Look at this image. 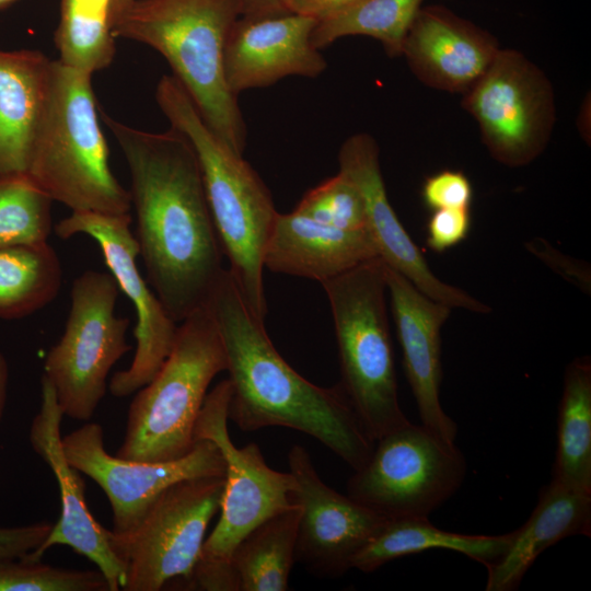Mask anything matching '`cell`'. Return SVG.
<instances>
[{"mask_svg":"<svg viewBox=\"0 0 591 591\" xmlns=\"http://www.w3.org/2000/svg\"><path fill=\"white\" fill-rule=\"evenodd\" d=\"M100 115L129 167L136 239L147 280L179 324L207 303L224 270V253L197 155L188 139L173 127L151 132L104 111Z\"/></svg>","mask_w":591,"mask_h":591,"instance_id":"6da1fadb","label":"cell"},{"mask_svg":"<svg viewBox=\"0 0 591 591\" xmlns=\"http://www.w3.org/2000/svg\"><path fill=\"white\" fill-rule=\"evenodd\" d=\"M218 327L231 384L228 418L242 431L285 427L323 443L354 471L370 459V437L339 384L315 385L276 350L264 321L224 269L206 303Z\"/></svg>","mask_w":591,"mask_h":591,"instance_id":"7a4b0ae2","label":"cell"},{"mask_svg":"<svg viewBox=\"0 0 591 591\" xmlns=\"http://www.w3.org/2000/svg\"><path fill=\"white\" fill-rule=\"evenodd\" d=\"M155 101L171 127L195 150L229 271L248 310L264 321V252L278 213L271 194L243 155L211 129L173 74L162 76Z\"/></svg>","mask_w":591,"mask_h":591,"instance_id":"3957f363","label":"cell"},{"mask_svg":"<svg viewBox=\"0 0 591 591\" xmlns=\"http://www.w3.org/2000/svg\"><path fill=\"white\" fill-rule=\"evenodd\" d=\"M242 0H134L113 24V35L159 51L211 129L244 153L246 125L223 67Z\"/></svg>","mask_w":591,"mask_h":591,"instance_id":"277c9868","label":"cell"},{"mask_svg":"<svg viewBox=\"0 0 591 591\" xmlns=\"http://www.w3.org/2000/svg\"><path fill=\"white\" fill-rule=\"evenodd\" d=\"M92 76L54 60L26 175L72 211L129 213L130 193L109 165Z\"/></svg>","mask_w":591,"mask_h":591,"instance_id":"5b68a950","label":"cell"},{"mask_svg":"<svg viewBox=\"0 0 591 591\" xmlns=\"http://www.w3.org/2000/svg\"><path fill=\"white\" fill-rule=\"evenodd\" d=\"M227 369L223 344L205 304L177 327L172 349L132 398L117 456L160 462L186 455L213 378Z\"/></svg>","mask_w":591,"mask_h":591,"instance_id":"8992f818","label":"cell"},{"mask_svg":"<svg viewBox=\"0 0 591 591\" xmlns=\"http://www.w3.org/2000/svg\"><path fill=\"white\" fill-rule=\"evenodd\" d=\"M321 285L334 321L339 385L376 441L409 421L398 401L385 263L380 257L370 259Z\"/></svg>","mask_w":591,"mask_h":591,"instance_id":"52a82bcc","label":"cell"},{"mask_svg":"<svg viewBox=\"0 0 591 591\" xmlns=\"http://www.w3.org/2000/svg\"><path fill=\"white\" fill-rule=\"evenodd\" d=\"M231 392L229 379L220 381L207 394L195 426V440L215 442L225 462L220 515L205 540L195 567L190 584L195 590L239 591L231 567L237 545L268 518L298 506V486L290 472L269 467L256 443L237 448L231 441L228 430Z\"/></svg>","mask_w":591,"mask_h":591,"instance_id":"ba28073f","label":"cell"},{"mask_svg":"<svg viewBox=\"0 0 591 591\" xmlns=\"http://www.w3.org/2000/svg\"><path fill=\"white\" fill-rule=\"evenodd\" d=\"M118 286L112 274L86 270L71 288L65 331L49 349L43 376L65 416L89 421L107 389L112 367L129 350V320L115 315Z\"/></svg>","mask_w":591,"mask_h":591,"instance_id":"9c48e42d","label":"cell"},{"mask_svg":"<svg viewBox=\"0 0 591 591\" xmlns=\"http://www.w3.org/2000/svg\"><path fill=\"white\" fill-rule=\"evenodd\" d=\"M223 489L224 476L177 482L157 497L131 531H112L113 549L125 567L121 590L159 591L171 581L190 589Z\"/></svg>","mask_w":591,"mask_h":591,"instance_id":"30bf717a","label":"cell"},{"mask_svg":"<svg viewBox=\"0 0 591 591\" xmlns=\"http://www.w3.org/2000/svg\"><path fill=\"white\" fill-rule=\"evenodd\" d=\"M466 461L455 442L408 421L375 441L347 495L384 518H428L462 486Z\"/></svg>","mask_w":591,"mask_h":591,"instance_id":"8fae6325","label":"cell"},{"mask_svg":"<svg viewBox=\"0 0 591 591\" xmlns=\"http://www.w3.org/2000/svg\"><path fill=\"white\" fill-rule=\"evenodd\" d=\"M463 108L501 164L519 167L546 148L555 123V97L545 73L514 49L500 48L483 77L465 93Z\"/></svg>","mask_w":591,"mask_h":591,"instance_id":"7c38bea8","label":"cell"},{"mask_svg":"<svg viewBox=\"0 0 591 591\" xmlns=\"http://www.w3.org/2000/svg\"><path fill=\"white\" fill-rule=\"evenodd\" d=\"M130 224L129 213L72 211L55 227L61 239L84 234L95 240L109 274L135 308L136 350L130 366L109 381L115 397L129 396L152 380L169 356L178 327L140 274L139 246Z\"/></svg>","mask_w":591,"mask_h":591,"instance_id":"4fadbf2b","label":"cell"},{"mask_svg":"<svg viewBox=\"0 0 591 591\" xmlns=\"http://www.w3.org/2000/svg\"><path fill=\"white\" fill-rule=\"evenodd\" d=\"M67 461L93 479L105 493L113 512V532L131 531L157 497L171 485L195 477L224 476L225 462L219 447L197 440L184 456L160 462L134 461L109 454L103 427L86 421L61 437Z\"/></svg>","mask_w":591,"mask_h":591,"instance_id":"5bb4252c","label":"cell"},{"mask_svg":"<svg viewBox=\"0 0 591 591\" xmlns=\"http://www.w3.org/2000/svg\"><path fill=\"white\" fill-rule=\"evenodd\" d=\"M287 460L301 508L296 563L317 576L340 577L389 519L326 485L302 445H292Z\"/></svg>","mask_w":591,"mask_h":591,"instance_id":"9a60e30c","label":"cell"},{"mask_svg":"<svg viewBox=\"0 0 591 591\" xmlns=\"http://www.w3.org/2000/svg\"><path fill=\"white\" fill-rule=\"evenodd\" d=\"M63 416L51 384L42 376L40 405L32 419L28 440L57 480L61 510L45 542L25 558L40 560L50 547L68 546L95 564L109 591H118L124 583L125 567L113 549L112 530L100 524L89 510L82 474L65 457L60 430Z\"/></svg>","mask_w":591,"mask_h":591,"instance_id":"2e32d148","label":"cell"},{"mask_svg":"<svg viewBox=\"0 0 591 591\" xmlns=\"http://www.w3.org/2000/svg\"><path fill=\"white\" fill-rule=\"evenodd\" d=\"M339 171L360 190L378 256L420 292L450 308L488 313L490 308L463 290L440 280L428 266L391 206L383 181L379 147L368 134L348 137L338 152Z\"/></svg>","mask_w":591,"mask_h":591,"instance_id":"e0dca14e","label":"cell"},{"mask_svg":"<svg viewBox=\"0 0 591 591\" xmlns=\"http://www.w3.org/2000/svg\"><path fill=\"white\" fill-rule=\"evenodd\" d=\"M315 24L313 18L288 11L241 15L224 47V76L231 92L237 96L290 76L322 74L327 63L311 40Z\"/></svg>","mask_w":591,"mask_h":591,"instance_id":"ac0fdd59","label":"cell"},{"mask_svg":"<svg viewBox=\"0 0 591 591\" xmlns=\"http://www.w3.org/2000/svg\"><path fill=\"white\" fill-rule=\"evenodd\" d=\"M385 281L407 381L421 425L455 442L456 422L440 403L441 327L451 308L420 292L403 275L385 264Z\"/></svg>","mask_w":591,"mask_h":591,"instance_id":"d6986e66","label":"cell"},{"mask_svg":"<svg viewBox=\"0 0 591 591\" xmlns=\"http://www.w3.org/2000/svg\"><path fill=\"white\" fill-rule=\"evenodd\" d=\"M499 49L491 33L434 4L421 7L416 14L401 56L425 85L465 94L487 71Z\"/></svg>","mask_w":591,"mask_h":591,"instance_id":"ffe728a7","label":"cell"},{"mask_svg":"<svg viewBox=\"0 0 591 591\" xmlns=\"http://www.w3.org/2000/svg\"><path fill=\"white\" fill-rule=\"evenodd\" d=\"M376 257L370 231L339 228L292 210L277 213L264 267L323 282Z\"/></svg>","mask_w":591,"mask_h":591,"instance_id":"44dd1931","label":"cell"},{"mask_svg":"<svg viewBox=\"0 0 591 591\" xmlns=\"http://www.w3.org/2000/svg\"><path fill=\"white\" fill-rule=\"evenodd\" d=\"M53 63L39 50L0 49V179L27 174Z\"/></svg>","mask_w":591,"mask_h":591,"instance_id":"7402d4cb","label":"cell"},{"mask_svg":"<svg viewBox=\"0 0 591 591\" xmlns=\"http://www.w3.org/2000/svg\"><path fill=\"white\" fill-rule=\"evenodd\" d=\"M591 534V494L549 482L528 521L513 532L505 554L487 566V591L518 589L536 558L558 541Z\"/></svg>","mask_w":591,"mask_h":591,"instance_id":"603a6c76","label":"cell"},{"mask_svg":"<svg viewBox=\"0 0 591 591\" xmlns=\"http://www.w3.org/2000/svg\"><path fill=\"white\" fill-rule=\"evenodd\" d=\"M513 532L501 535H468L436 528L428 518L391 519L355 557L352 569L371 572L396 558L429 549L461 553L486 567L507 551Z\"/></svg>","mask_w":591,"mask_h":591,"instance_id":"cb8c5ba5","label":"cell"},{"mask_svg":"<svg viewBox=\"0 0 591 591\" xmlns=\"http://www.w3.org/2000/svg\"><path fill=\"white\" fill-rule=\"evenodd\" d=\"M551 482L591 494L590 357L576 358L565 371Z\"/></svg>","mask_w":591,"mask_h":591,"instance_id":"d4e9b609","label":"cell"},{"mask_svg":"<svg viewBox=\"0 0 591 591\" xmlns=\"http://www.w3.org/2000/svg\"><path fill=\"white\" fill-rule=\"evenodd\" d=\"M300 514L299 505L276 513L242 540L231 557L239 591L288 590Z\"/></svg>","mask_w":591,"mask_h":591,"instance_id":"484cf974","label":"cell"},{"mask_svg":"<svg viewBox=\"0 0 591 591\" xmlns=\"http://www.w3.org/2000/svg\"><path fill=\"white\" fill-rule=\"evenodd\" d=\"M61 277L58 255L48 242L0 246V318H22L49 304Z\"/></svg>","mask_w":591,"mask_h":591,"instance_id":"4316f807","label":"cell"},{"mask_svg":"<svg viewBox=\"0 0 591 591\" xmlns=\"http://www.w3.org/2000/svg\"><path fill=\"white\" fill-rule=\"evenodd\" d=\"M425 0H358L316 21L311 40L318 50L345 36L379 40L390 57H398L405 36Z\"/></svg>","mask_w":591,"mask_h":591,"instance_id":"83f0119b","label":"cell"},{"mask_svg":"<svg viewBox=\"0 0 591 591\" xmlns=\"http://www.w3.org/2000/svg\"><path fill=\"white\" fill-rule=\"evenodd\" d=\"M113 0H61L55 33L59 61L94 74L115 56Z\"/></svg>","mask_w":591,"mask_h":591,"instance_id":"f1b7e54d","label":"cell"},{"mask_svg":"<svg viewBox=\"0 0 591 591\" xmlns=\"http://www.w3.org/2000/svg\"><path fill=\"white\" fill-rule=\"evenodd\" d=\"M51 202L26 175L0 179V246L47 242Z\"/></svg>","mask_w":591,"mask_h":591,"instance_id":"f546056e","label":"cell"},{"mask_svg":"<svg viewBox=\"0 0 591 591\" xmlns=\"http://www.w3.org/2000/svg\"><path fill=\"white\" fill-rule=\"evenodd\" d=\"M0 591H109L99 569H70L25 557L0 560Z\"/></svg>","mask_w":591,"mask_h":591,"instance_id":"4dcf8cb0","label":"cell"},{"mask_svg":"<svg viewBox=\"0 0 591 591\" xmlns=\"http://www.w3.org/2000/svg\"><path fill=\"white\" fill-rule=\"evenodd\" d=\"M293 210L339 228L369 231L362 195L340 172L306 192Z\"/></svg>","mask_w":591,"mask_h":591,"instance_id":"1f68e13d","label":"cell"},{"mask_svg":"<svg viewBox=\"0 0 591 591\" xmlns=\"http://www.w3.org/2000/svg\"><path fill=\"white\" fill-rule=\"evenodd\" d=\"M421 196L426 206L431 210L470 208L473 187L463 172L444 170L426 179Z\"/></svg>","mask_w":591,"mask_h":591,"instance_id":"d6a6232c","label":"cell"},{"mask_svg":"<svg viewBox=\"0 0 591 591\" xmlns=\"http://www.w3.org/2000/svg\"><path fill=\"white\" fill-rule=\"evenodd\" d=\"M471 229L470 208L433 210L427 224V245L441 253L464 241Z\"/></svg>","mask_w":591,"mask_h":591,"instance_id":"836d02e7","label":"cell"},{"mask_svg":"<svg viewBox=\"0 0 591 591\" xmlns=\"http://www.w3.org/2000/svg\"><path fill=\"white\" fill-rule=\"evenodd\" d=\"M54 523L43 521L18 526H0V560L26 557L47 538Z\"/></svg>","mask_w":591,"mask_h":591,"instance_id":"e575fe53","label":"cell"},{"mask_svg":"<svg viewBox=\"0 0 591 591\" xmlns=\"http://www.w3.org/2000/svg\"><path fill=\"white\" fill-rule=\"evenodd\" d=\"M538 246L531 243L529 248L540 256L554 270L570 279L578 285L584 292L590 290V270L586 268V264L580 266L575 259L569 262V258L552 248L546 242H541Z\"/></svg>","mask_w":591,"mask_h":591,"instance_id":"d590c367","label":"cell"},{"mask_svg":"<svg viewBox=\"0 0 591 591\" xmlns=\"http://www.w3.org/2000/svg\"><path fill=\"white\" fill-rule=\"evenodd\" d=\"M358 0H279L283 11L298 13L316 21Z\"/></svg>","mask_w":591,"mask_h":591,"instance_id":"8d00e7d4","label":"cell"},{"mask_svg":"<svg viewBox=\"0 0 591 591\" xmlns=\"http://www.w3.org/2000/svg\"><path fill=\"white\" fill-rule=\"evenodd\" d=\"M243 14H264L283 11L279 0H242Z\"/></svg>","mask_w":591,"mask_h":591,"instance_id":"74e56055","label":"cell"},{"mask_svg":"<svg viewBox=\"0 0 591 591\" xmlns=\"http://www.w3.org/2000/svg\"><path fill=\"white\" fill-rule=\"evenodd\" d=\"M9 381V367L5 357L0 352V421L4 413Z\"/></svg>","mask_w":591,"mask_h":591,"instance_id":"f35d334b","label":"cell"},{"mask_svg":"<svg viewBox=\"0 0 591 591\" xmlns=\"http://www.w3.org/2000/svg\"><path fill=\"white\" fill-rule=\"evenodd\" d=\"M134 0H113V24Z\"/></svg>","mask_w":591,"mask_h":591,"instance_id":"ab89813d","label":"cell"},{"mask_svg":"<svg viewBox=\"0 0 591 591\" xmlns=\"http://www.w3.org/2000/svg\"><path fill=\"white\" fill-rule=\"evenodd\" d=\"M19 0H0V10L1 9H4L15 2H18Z\"/></svg>","mask_w":591,"mask_h":591,"instance_id":"60d3db41","label":"cell"}]
</instances>
